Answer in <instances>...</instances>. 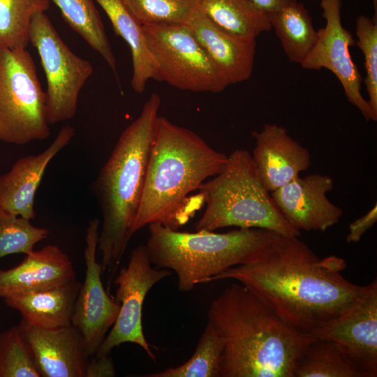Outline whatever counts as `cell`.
<instances>
[{
    "label": "cell",
    "instance_id": "6da1fadb",
    "mask_svg": "<svg viewBox=\"0 0 377 377\" xmlns=\"http://www.w3.org/2000/svg\"><path fill=\"white\" fill-rule=\"evenodd\" d=\"M347 263L336 256L320 258L297 236L279 235L246 263L205 283L233 279L267 305L288 327L306 336L354 307L369 288L348 281Z\"/></svg>",
    "mask_w": 377,
    "mask_h": 377
},
{
    "label": "cell",
    "instance_id": "7a4b0ae2",
    "mask_svg": "<svg viewBox=\"0 0 377 377\" xmlns=\"http://www.w3.org/2000/svg\"><path fill=\"white\" fill-rule=\"evenodd\" d=\"M228 158L193 131L159 116L133 235L150 224L173 230L186 224L200 207L188 200L203 204L199 194L188 195L219 174Z\"/></svg>",
    "mask_w": 377,
    "mask_h": 377
},
{
    "label": "cell",
    "instance_id": "3957f363",
    "mask_svg": "<svg viewBox=\"0 0 377 377\" xmlns=\"http://www.w3.org/2000/svg\"><path fill=\"white\" fill-rule=\"evenodd\" d=\"M207 315L224 341L220 377H293L308 337L242 284L232 283L212 300Z\"/></svg>",
    "mask_w": 377,
    "mask_h": 377
},
{
    "label": "cell",
    "instance_id": "277c9868",
    "mask_svg": "<svg viewBox=\"0 0 377 377\" xmlns=\"http://www.w3.org/2000/svg\"><path fill=\"white\" fill-rule=\"evenodd\" d=\"M161 104L159 95L151 94L91 184L102 216L98 249L103 270L119 264L133 237Z\"/></svg>",
    "mask_w": 377,
    "mask_h": 377
},
{
    "label": "cell",
    "instance_id": "5b68a950",
    "mask_svg": "<svg viewBox=\"0 0 377 377\" xmlns=\"http://www.w3.org/2000/svg\"><path fill=\"white\" fill-rule=\"evenodd\" d=\"M146 247L156 268L168 269L177 276L182 292L192 290L214 276L246 263L279 234L262 228H239L227 232L179 231L150 224Z\"/></svg>",
    "mask_w": 377,
    "mask_h": 377
},
{
    "label": "cell",
    "instance_id": "8992f818",
    "mask_svg": "<svg viewBox=\"0 0 377 377\" xmlns=\"http://www.w3.org/2000/svg\"><path fill=\"white\" fill-rule=\"evenodd\" d=\"M198 190L205 209L195 223L196 230L235 226L266 229L286 236L301 234L281 213L246 149L233 151L223 169Z\"/></svg>",
    "mask_w": 377,
    "mask_h": 377
},
{
    "label": "cell",
    "instance_id": "52a82bcc",
    "mask_svg": "<svg viewBox=\"0 0 377 377\" xmlns=\"http://www.w3.org/2000/svg\"><path fill=\"white\" fill-rule=\"evenodd\" d=\"M50 135L46 94L26 48H0V141L22 145Z\"/></svg>",
    "mask_w": 377,
    "mask_h": 377
},
{
    "label": "cell",
    "instance_id": "ba28073f",
    "mask_svg": "<svg viewBox=\"0 0 377 377\" xmlns=\"http://www.w3.org/2000/svg\"><path fill=\"white\" fill-rule=\"evenodd\" d=\"M156 80L181 90L220 93L228 84L184 24L142 26Z\"/></svg>",
    "mask_w": 377,
    "mask_h": 377
},
{
    "label": "cell",
    "instance_id": "9c48e42d",
    "mask_svg": "<svg viewBox=\"0 0 377 377\" xmlns=\"http://www.w3.org/2000/svg\"><path fill=\"white\" fill-rule=\"evenodd\" d=\"M29 38L38 52L45 74L49 124L72 119L76 114L79 94L93 73L91 64L71 51L44 13L33 17Z\"/></svg>",
    "mask_w": 377,
    "mask_h": 377
},
{
    "label": "cell",
    "instance_id": "30bf717a",
    "mask_svg": "<svg viewBox=\"0 0 377 377\" xmlns=\"http://www.w3.org/2000/svg\"><path fill=\"white\" fill-rule=\"evenodd\" d=\"M146 245L141 244L131 251L126 267L115 279V301L120 305L118 316L94 355H110L112 349L124 343L140 346L152 360L156 356L145 339L142 323V306L150 289L172 274L168 269L154 268Z\"/></svg>",
    "mask_w": 377,
    "mask_h": 377
},
{
    "label": "cell",
    "instance_id": "8fae6325",
    "mask_svg": "<svg viewBox=\"0 0 377 377\" xmlns=\"http://www.w3.org/2000/svg\"><path fill=\"white\" fill-rule=\"evenodd\" d=\"M341 0H321L324 27L318 30L317 41L300 66L306 70L331 71L339 80L348 102L357 108L366 121H377L367 100L361 93L363 79L353 62L349 47L355 43L341 23Z\"/></svg>",
    "mask_w": 377,
    "mask_h": 377
},
{
    "label": "cell",
    "instance_id": "7c38bea8",
    "mask_svg": "<svg viewBox=\"0 0 377 377\" xmlns=\"http://www.w3.org/2000/svg\"><path fill=\"white\" fill-rule=\"evenodd\" d=\"M100 223V219L95 218L90 220L87 228L85 276L72 317V325L81 332L90 357L96 353L120 310L119 303L105 291L101 279L103 266L96 257Z\"/></svg>",
    "mask_w": 377,
    "mask_h": 377
},
{
    "label": "cell",
    "instance_id": "4fadbf2b",
    "mask_svg": "<svg viewBox=\"0 0 377 377\" xmlns=\"http://www.w3.org/2000/svg\"><path fill=\"white\" fill-rule=\"evenodd\" d=\"M17 327L40 377H85L90 356L74 325L45 329L21 320Z\"/></svg>",
    "mask_w": 377,
    "mask_h": 377
},
{
    "label": "cell",
    "instance_id": "5bb4252c",
    "mask_svg": "<svg viewBox=\"0 0 377 377\" xmlns=\"http://www.w3.org/2000/svg\"><path fill=\"white\" fill-rule=\"evenodd\" d=\"M334 185L333 179L328 175L311 174L295 178L271 195L295 229L324 232L339 223L343 216L342 209L327 197Z\"/></svg>",
    "mask_w": 377,
    "mask_h": 377
},
{
    "label": "cell",
    "instance_id": "9a60e30c",
    "mask_svg": "<svg viewBox=\"0 0 377 377\" xmlns=\"http://www.w3.org/2000/svg\"><path fill=\"white\" fill-rule=\"evenodd\" d=\"M341 344L367 373L377 376V281L348 312L319 330L306 335Z\"/></svg>",
    "mask_w": 377,
    "mask_h": 377
},
{
    "label": "cell",
    "instance_id": "2e32d148",
    "mask_svg": "<svg viewBox=\"0 0 377 377\" xmlns=\"http://www.w3.org/2000/svg\"><path fill=\"white\" fill-rule=\"evenodd\" d=\"M74 134L73 126H64L44 151L19 158L9 171L0 176V212L29 220L36 217L35 196L45 170Z\"/></svg>",
    "mask_w": 377,
    "mask_h": 377
},
{
    "label": "cell",
    "instance_id": "e0dca14e",
    "mask_svg": "<svg viewBox=\"0 0 377 377\" xmlns=\"http://www.w3.org/2000/svg\"><path fill=\"white\" fill-rule=\"evenodd\" d=\"M251 157L265 188L272 192L300 176L311 164L309 150L291 138L286 128L265 124L253 131Z\"/></svg>",
    "mask_w": 377,
    "mask_h": 377
},
{
    "label": "cell",
    "instance_id": "ac0fdd59",
    "mask_svg": "<svg viewBox=\"0 0 377 377\" xmlns=\"http://www.w3.org/2000/svg\"><path fill=\"white\" fill-rule=\"evenodd\" d=\"M184 24L197 38L228 85L249 80L256 54V39L235 36L213 23L195 5Z\"/></svg>",
    "mask_w": 377,
    "mask_h": 377
},
{
    "label": "cell",
    "instance_id": "d6986e66",
    "mask_svg": "<svg viewBox=\"0 0 377 377\" xmlns=\"http://www.w3.org/2000/svg\"><path fill=\"white\" fill-rule=\"evenodd\" d=\"M76 279L70 257L59 246L48 244L33 251L17 265L0 270V297L39 290Z\"/></svg>",
    "mask_w": 377,
    "mask_h": 377
},
{
    "label": "cell",
    "instance_id": "ffe728a7",
    "mask_svg": "<svg viewBox=\"0 0 377 377\" xmlns=\"http://www.w3.org/2000/svg\"><path fill=\"white\" fill-rule=\"evenodd\" d=\"M81 283L74 279L39 290L3 299L6 305L20 312L30 325L54 329L72 324L74 305Z\"/></svg>",
    "mask_w": 377,
    "mask_h": 377
},
{
    "label": "cell",
    "instance_id": "44dd1931",
    "mask_svg": "<svg viewBox=\"0 0 377 377\" xmlns=\"http://www.w3.org/2000/svg\"><path fill=\"white\" fill-rule=\"evenodd\" d=\"M307 337L295 362L293 377H369L339 343Z\"/></svg>",
    "mask_w": 377,
    "mask_h": 377
},
{
    "label": "cell",
    "instance_id": "7402d4cb",
    "mask_svg": "<svg viewBox=\"0 0 377 377\" xmlns=\"http://www.w3.org/2000/svg\"><path fill=\"white\" fill-rule=\"evenodd\" d=\"M109 17L117 35L130 47L133 89L142 94L150 79H155L156 66L148 50L142 25L130 13L122 0H95Z\"/></svg>",
    "mask_w": 377,
    "mask_h": 377
},
{
    "label": "cell",
    "instance_id": "603a6c76",
    "mask_svg": "<svg viewBox=\"0 0 377 377\" xmlns=\"http://www.w3.org/2000/svg\"><path fill=\"white\" fill-rule=\"evenodd\" d=\"M196 6L213 23L243 38L256 39L272 29L265 13L250 0H195Z\"/></svg>",
    "mask_w": 377,
    "mask_h": 377
},
{
    "label": "cell",
    "instance_id": "cb8c5ba5",
    "mask_svg": "<svg viewBox=\"0 0 377 377\" xmlns=\"http://www.w3.org/2000/svg\"><path fill=\"white\" fill-rule=\"evenodd\" d=\"M267 16L288 59L300 64L318 39L309 10L295 1Z\"/></svg>",
    "mask_w": 377,
    "mask_h": 377
},
{
    "label": "cell",
    "instance_id": "d4e9b609",
    "mask_svg": "<svg viewBox=\"0 0 377 377\" xmlns=\"http://www.w3.org/2000/svg\"><path fill=\"white\" fill-rule=\"evenodd\" d=\"M50 1L59 8L68 24L101 55L118 79L116 59L93 0Z\"/></svg>",
    "mask_w": 377,
    "mask_h": 377
},
{
    "label": "cell",
    "instance_id": "484cf974",
    "mask_svg": "<svg viewBox=\"0 0 377 377\" xmlns=\"http://www.w3.org/2000/svg\"><path fill=\"white\" fill-rule=\"evenodd\" d=\"M224 341L218 330L208 321L194 353L184 364L146 377H220Z\"/></svg>",
    "mask_w": 377,
    "mask_h": 377
},
{
    "label": "cell",
    "instance_id": "4316f807",
    "mask_svg": "<svg viewBox=\"0 0 377 377\" xmlns=\"http://www.w3.org/2000/svg\"><path fill=\"white\" fill-rule=\"evenodd\" d=\"M50 0H0V48H26L33 17L44 13Z\"/></svg>",
    "mask_w": 377,
    "mask_h": 377
},
{
    "label": "cell",
    "instance_id": "83f0119b",
    "mask_svg": "<svg viewBox=\"0 0 377 377\" xmlns=\"http://www.w3.org/2000/svg\"><path fill=\"white\" fill-rule=\"evenodd\" d=\"M142 25L184 24L196 5L195 0H122Z\"/></svg>",
    "mask_w": 377,
    "mask_h": 377
},
{
    "label": "cell",
    "instance_id": "f1b7e54d",
    "mask_svg": "<svg viewBox=\"0 0 377 377\" xmlns=\"http://www.w3.org/2000/svg\"><path fill=\"white\" fill-rule=\"evenodd\" d=\"M49 233L47 228L32 225L31 220L0 212V258L32 252L34 246Z\"/></svg>",
    "mask_w": 377,
    "mask_h": 377
},
{
    "label": "cell",
    "instance_id": "f546056e",
    "mask_svg": "<svg viewBox=\"0 0 377 377\" xmlns=\"http://www.w3.org/2000/svg\"><path fill=\"white\" fill-rule=\"evenodd\" d=\"M0 377H40L17 325L0 332Z\"/></svg>",
    "mask_w": 377,
    "mask_h": 377
},
{
    "label": "cell",
    "instance_id": "4dcf8cb0",
    "mask_svg": "<svg viewBox=\"0 0 377 377\" xmlns=\"http://www.w3.org/2000/svg\"><path fill=\"white\" fill-rule=\"evenodd\" d=\"M356 45L364 58L366 76L364 83L372 112L377 115V15L373 18L360 15L356 19Z\"/></svg>",
    "mask_w": 377,
    "mask_h": 377
},
{
    "label": "cell",
    "instance_id": "1f68e13d",
    "mask_svg": "<svg viewBox=\"0 0 377 377\" xmlns=\"http://www.w3.org/2000/svg\"><path fill=\"white\" fill-rule=\"evenodd\" d=\"M376 221L377 206L376 203L367 214L350 223L349 232L346 236L347 242H358L363 235L375 224Z\"/></svg>",
    "mask_w": 377,
    "mask_h": 377
},
{
    "label": "cell",
    "instance_id": "d6a6232c",
    "mask_svg": "<svg viewBox=\"0 0 377 377\" xmlns=\"http://www.w3.org/2000/svg\"><path fill=\"white\" fill-rule=\"evenodd\" d=\"M115 375L114 365L110 355L89 358L85 377H113Z\"/></svg>",
    "mask_w": 377,
    "mask_h": 377
},
{
    "label": "cell",
    "instance_id": "836d02e7",
    "mask_svg": "<svg viewBox=\"0 0 377 377\" xmlns=\"http://www.w3.org/2000/svg\"><path fill=\"white\" fill-rule=\"evenodd\" d=\"M256 7L266 14L274 13L297 0H250Z\"/></svg>",
    "mask_w": 377,
    "mask_h": 377
}]
</instances>
